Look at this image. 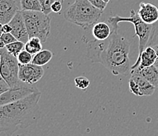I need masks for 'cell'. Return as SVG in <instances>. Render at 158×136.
I'll return each mask as SVG.
<instances>
[{"mask_svg":"<svg viewBox=\"0 0 158 136\" xmlns=\"http://www.w3.org/2000/svg\"><path fill=\"white\" fill-rule=\"evenodd\" d=\"M20 10L21 6L16 0H0V23L2 25L10 23Z\"/></svg>","mask_w":158,"mask_h":136,"instance_id":"30bf717a","label":"cell"},{"mask_svg":"<svg viewBox=\"0 0 158 136\" xmlns=\"http://www.w3.org/2000/svg\"><path fill=\"white\" fill-rule=\"evenodd\" d=\"M108 22L112 26V32L118 31L119 23L130 22L134 25L135 35L139 37V55L142 54L143 51L150 44L153 43L156 39L157 35V27L156 24L148 25L141 19L139 14L132 9L131 10V16L129 18L120 17L119 15L112 16L107 19Z\"/></svg>","mask_w":158,"mask_h":136,"instance_id":"3957f363","label":"cell"},{"mask_svg":"<svg viewBox=\"0 0 158 136\" xmlns=\"http://www.w3.org/2000/svg\"><path fill=\"white\" fill-rule=\"evenodd\" d=\"M130 73L131 75L135 74L143 76L156 88V87L158 88V68H156L154 65L146 67V68H141L139 66L131 70Z\"/></svg>","mask_w":158,"mask_h":136,"instance_id":"4fadbf2b","label":"cell"},{"mask_svg":"<svg viewBox=\"0 0 158 136\" xmlns=\"http://www.w3.org/2000/svg\"><path fill=\"white\" fill-rule=\"evenodd\" d=\"M39 1H40V6H41L42 12L47 15H49L52 11L51 10V6L56 0H39Z\"/></svg>","mask_w":158,"mask_h":136,"instance_id":"7402d4cb","label":"cell"},{"mask_svg":"<svg viewBox=\"0 0 158 136\" xmlns=\"http://www.w3.org/2000/svg\"><path fill=\"white\" fill-rule=\"evenodd\" d=\"M153 48H154L155 51H156V61H155L154 63V66L156 67V68H158V44H156V45L153 46Z\"/></svg>","mask_w":158,"mask_h":136,"instance_id":"f1b7e54d","label":"cell"},{"mask_svg":"<svg viewBox=\"0 0 158 136\" xmlns=\"http://www.w3.org/2000/svg\"><path fill=\"white\" fill-rule=\"evenodd\" d=\"M10 25L12 31L11 34L17 39V40L26 43L29 39L28 31H27L26 25L24 23L21 10L18 11L12 20L8 23Z\"/></svg>","mask_w":158,"mask_h":136,"instance_id":"9c48e42d","label":"cell"},{"mask_svg":"<svg viewBox=\"0 0 158 136\" xmlns=\"http://www.w3.org/2000/svg\"><path fill=\"white\" fill-rule=\"evenodd\" d=\"M59 1H63V0H59Z\"/></svg>","mask_w":158,"mask_h":136,"instance_id":"836d02e7","label":"cell"},{"mask_svg":"<svg viewBox=\"0 0 158 136\" xmlns=\"http://www.w3.org/2000/svg\"><path fill=\"white\" fill-rule=\"evenodd\" d=\"M0 76L8 84L10 88L19 87L24 83L19 80V63L18 58L11 55L6 47L0 49Z\"/></svg>","mask_w":158,"mask_h":136,"instance_id":"8992f818","label":"cell"},{"mask_svg":"<svg viewBox=\"0 0 158 136\" xmlns=\"http://www.w3.org/2000/svg\"><path fill=\"white\" fill-rule=\"evenodd\" d=\"M0 39L4 43L5 45L12 43L17 41V39L11 33H3L1 35V37H0Z\"/></svg>","mask_w":158,"mask_h":136,"instance_id":"cb8c5ba5","label":"cell"},{"mask_svg":"<svg viewBox=\"0 0 158 136\" xmlns=\"http://www.w3.org/2000/svg\"><path fill=\"white\" fill-rule=\"evenodd\" d=\"M156 59V54L154 48L153 47H147L144 51L142 52L140 55L138 56L135 63L131 66V69L141 67V68H146V67L152 66L154 65Z\"/></svg>","mask_w":158,"mask_h":136,"instance_id":"7c38bea8","label":"cell"},{"mask_svg":"<svg viewBox=\"0 0 158 136\" xmlns=\"http://www.w3.org/2000/svg\"><path fill=\"white\" fill-rule=\"evenodd\" d=\"M53 58V53L49 50H42L33 56L31 63L39 66H44L50 62Z\"/></svg>","mask_w":158,"mask_h":136,"instance_id":"2e32d148","label":"cell"},{"mask_svg":"<svg viewBox=\"0 0 158 136\" xmlns=\"http://www.w3.org/2000/svg\"><path fill=\"white\" fill-rule=\"evenodd\" d=\"M24 50L32 55H35L43 50V43L38 37L29 38L28 42L24 44Z\"/></svg>","mask_w":158,"mask_h":136,"instance_id":"e0dca14e","label":"cell"},{"mask_svg":"<svg viewBox=\"0 0 158 136\" xmlns=\"http://www.w3.org/2000/svg\"><path fill=\"white\" fill-rule=\"evenodd\" d=\"M24 44L23 42L21 41H15V42L12 43L7 44L6 45V49L11 55H13L14 57L18 58V54L24 49Z\"/></svg>","mask_w":158,"mask_h":136,"instance_id":"d6986e66","label":"cell"},{"mask_svg":"<svg viewBox=\"0 0 158 136\" xmlns=\"http://www.w3.org/2000/svg\"><path fill=\"white\" fill-rule=\"evenodd\" d=\"M5 47H6V45L4 44V43L2 42L1 39H0V49H2V48H4Z\"/></svg>","mask_w":158,"mask_h":136,"instance_id":"4dcf8cb0","label":"cell"},{"mask_svg":"<svg viewBox=\"0 0 158 136\" xmlns=\"http://www.w3.org/2000/svg\"><path fill=\"white\" fill-rule=\"evenodd\" d=\"M74 81L76 87L80 90H86L90 86V80L84 76L76 77Z\"/></svg>","mask_w":158,"mask_h":136,"instance_id":"44dd1931","label":"cell"},{"mask_svg":"<svg viewBox=\"0 0 158 136\" xmlns=\"http://www.w3.org/2000/svg\"><path fill=\"white\" fill-rule=\"evenodd\" d=\"M138 14L148 25H154L158 21V8L152 3L141 2Z\"/></svg>","mask_w":158,"mask_h":136,"instance_id":"8fae6325","label":"cell"},{"mask_svg":"<svg viewBox=\"0 0 158 136\" xmlns=\"http://www.w3.org/2000/svg\"><path fill=\"white\" fill-rule=\"evenodd\" d=\"M2 31H3V33H11L12 28L9 24H5L2 26Z\"/></svg>","mask_w":158,"mask_h":136,"instance_id":"83f0119b","label":"cell"},{"mask_svg":"<svg viewBox=\"0 0 158 136\" xmlns=\"http://www.w3.org/2000/svg\"><path fill=\"white\" fill-rule=\"evenodd\" d=\"M0 60H1V54H0Z\"/></svg>","mask_w":158,"mask_h":136,"instance_id":"d6a6232c","label":"cell"},{"mask_svg":"<svg viewBox=\"0 0 158 136\" xmlns=\"http://www.w3.org/2000/svg\"><path fill=\"white\" fill-rule=\"evenodd\" d=\"M61 9H62V5H61V1L59 0H56L51 6V10L54 13H60Z\"/></svg>","mask_w":158,"mask_h":136,"instance_id":"484cf974","label":"cell"},{"mask_svg":"<svg viewBox=\"0 0 158 136\" xmlns=\"http://www.w3.org/2000/svg\"><path fill=\"white\" fill-rule=\"evenodd\" d=\"M44 75V69L43 66L34 65L30 63L28 65L19 64V80L24 84L28 85H34L41 80Z\"/></svg>","mask_w":158,"mask_h":136,"instance_id":"ba28073f","label":"cell"},{"mask_svg":"<svg viewBox=\"0 0 158 136\" xmlns=\"http://www.w3.org/2000/svg\"><path fill=\"white\" fill-rule=\"evenodd\" d=\"M111 28L105 22L96 23L92 28V35L97 40H106L111 35Z\"/></svg>","mask_w":158,"mask_h":136,"instance_id":"5bb4252c","label":"cell"},{"mask_svg":"<svg viewBox=\"0 0 158 136\" xmlns=\"http://www.w3.org/2000/svg\"><path fill=\"white\" fill-rule=\"evenodd\" d=\"M103 1H104V2H106V3H109V2H110V0H103Z\"/></svg>","mask_w":158,"mask_h":136,"instance_id":"1f68e13d","label":"cell"},{"mask_svg":"<svg viewBox=\"0 0 158 136\" xmlns=\"http://www.w3.org/2000/svg\"><path fill=\"white\" fill-rule=\"evenodd\" d=\"M2 26H3V25L0 23V37H1V35H2V34H3V31H2Z\"/></svg>","mask_w":158,"mask_h":136,"instance_id":"f546056e","label":"cell"},{"mask_svg":"<svg viewBox=\"0 0 158 136\" xmlns=\"http://www.w3.org/2000/svg\"><path fill=\"white\" fill-rule=\"evenodd\" d=\"M18 61L20 65H28L32 61V54L28 53L25 50H23L18 56Z\"/></svg>","mask_w":158,"mask_h":136,"instance_id":"ffe728a7","label":"cell"},{"mask_svg":"<svg viewBox=\"0 0 158 136\" xmlns=\"http://www.w3.org/2000/svg\"><path fill=\"white\" fill-rule=\"evenodd\" d=\"M88 1L93 6L102 11L104 10L106 8V6H107V3L105 2L103 0H88Z\"/></svg>","mask_w":158,"mask_h":136,"instance_id":"d4e9b609","label":"cell"},{"mask_svg":"<svg viewBox=\"0 0 158 136\" xmlns=\"http://www.w3.org/2000/svg\"><path fill=\"white\" fill-rule=\"evenodd\" d=\"M0 77H1V76H0Z\"/></svg>","mask_w":158,"mask_h":136,"instance_id":"e575fe53","label":"cell"},{"mask_svg":"<svg viewBox=\"0 0 158 136\" xmlns=\"http://www.w3.org/2000/svg\"><path fill=\"white\" fill-rule=\"evenodd\" d=\"M10 89V87L8 86V84L4 81V80L2 78L0 77V95L2 94L3 92L6 91L7 90Z\"/></svg>","mask_w":158,"mask_h":136,"instance_id":"4316f807","label":"cell"},{"mask_svg":"<svg viewBox=\"0 0 158 136\" xmlns=\"http://www.w3.org/2000/svg\"><path fill=\"white\" fill-rule=\"evenodd\" d=\"M129 90H130L131 93H132L135 95L141 96L140 88H139V84L132 77H131L130 80H129Z\"/></svg>","mask_w":158,"mask_h":136,"instance_id":"603a6c76","label":"cell"},{"mask_svg":"<svg viewBox=\"0 0 158 136\" xmlns=\"http://www.w3.org/2000/svg\"><path fill=\"white\" fill-rule=\"evenodd\" d=\"M41 93H33L20 101L0 106V133L10 135L20 128H25L40 119Z\"/></svg>","mask_w":158,"mask_h":136,"instance_id":"7a4b0ae2","label":"cell"},{"mask_svg":"<svg viewBox=\"0 0 158 136\" xmlns=\"http://www.w3.org/2000/svg\"><path fill=\"white\" fill-rule=\"evenodd\" d=\"M29 38L38 37L43 43L51 33V18L42 11L21 10Z\"/></svg>","mask_w":158,"mask_h":136,"instance_id":"5b68a950","label":"cell"},{"mask_svg":"<svg viewBox=\"0 0 158 136\" xmlns=\"http://www.w3.org/2000/svg\"><path fill=\"white\" fill-rule=\"evenodd\" d=\"M130 42L117 32H112L106 40L89 41L87 54L92 63L102 64L114 76L126 75L132 65L129 58Z\"/></svg>","mask_w":158,"mask_h":136,"instance_id":"6da1fadb","label":"cell"},{"mask_svg":"<svg viewBox=\"0 0 158 136\" xmlns=\"http://www.w3.org/2000/svg\"><path fill=\"white\" fill-rule=\"evenodd\" d=\"M21 10L42 11L39 0H20Z\"/></svg>","mask_w":158,"mask_h":136,"instance_id":"ac0fdd59","label":"cell"},{"mask_svg":"<svg viewBox=\"0 0 158 136\" xmlns=\"http://www.w3.org/2000/svg\"><path fill=\"white\" fill-rule=\"evenodd\" d=\"M132 78L134 79L139 84V88H140V92L141 96H151L154 93L156 87L153 85H152L149 81H147L145 78L143 76L139 75H135L133 74L131 75Z\"/></svg>","mask_w":158,"mask_h":136,"instance_id":"9a60e30c","label":"cell"},{"mask_svg":"<svg viewBox=\"0 0 158 136\" xmlns=\"http://www.w3.org/2000/svg\"><path fill=\"white\" fill-rule=\"evenodd\" d=\"M39 91H40L35 86L28 85L26 84H23L19 87L10 88L0 95V106L20 101L26 98L27 96Z\"/></svg>","mask_w":158,"mask_h":136,"instance_id":"52a82bcc","label":"cell"},{"mask_svg":"<svg viewBox=\"0 0 158 136\" xmlns=\"http://www.w3.org/2000/svg\"><path fill=\"white\" fill-rule=\"evenodd\" d=\"M102 13L88 0H75L64 12V18L69 22L87 30L98 22Z\"/></svg>","mask_w":158,"mask_h":136,"instance_id":"277c9868","label":"cell"}]
</instances>
